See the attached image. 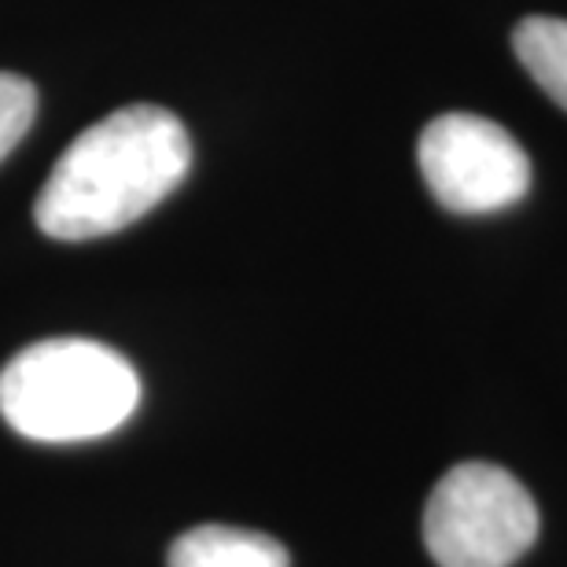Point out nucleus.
<instances>
[{
	"label": "nucleus",
	"mask_w": 567,
	"mask_h": 567,
	"mask_svg": "<svg viewBox=\"0 0 567 567\" xmlns=\"http://www.w3.org/2000/svg\"><path fill=\"white\" fill-rule=\"evenodd\" d=\"M192 166V141L174 111L133 104L89 126L52 166L33 221L52 240H96L163 203Z\"/></svg>",
	"instance_id": "nucleus-1"
},
{
	"label": "nucleus",
	"mask_w": 567,
	"mask_h": 567,
	"mask_svg": "<svg viewBox=\"0 0 567 567\" xmlns=\"http://www.w3.org/2000/svg\"><path fill=\"white\" fill-rule=\"evenodd\" d=\"M141 405V377L96 339H44L0 372V416L33 442H85L118 431Z\"/></svg>",
	"instance_id": "nucleus-2"
},
{
	"label": "nucleus",
	"mask_w": 567,
	"mask_h": 567,
	"mask_svg": "<svg viewBox=\"0 0 567 567\" xmlns=\"http://www.w3.org/2000/svg\"><path fill=\"white\" fill-rule=\"evenodd\" d=\"M535 538V497L497 464H457L427 497L424 542L439 567H513Z\"/></svg>",
	"instance_id": "nucleus-3"
},
{
	"label": "nucleus",
	"mask_w": 567,
	"mask_h": 567,
	"mask_svg": "<svg viewBox=\"0 0 567 567\" xmlns=\"http://www.w3.org/2000/svg\"><path fill=\"white\" fill-rule=\"evenodd\" d=\"M431 196L453 214H494L530 188V158L519 141L483 115H439L416 144Z\"/></svg>",
	"instance_id": "nucleus-4"
},
{
	"label": "nucleus",
	"mask_w": 567,
	"mask_h": 567,
	"mask_svg": "<svg viewBox=\"0 0 567 567\" xmlns=\"http://www.w3.org/2000/svg\"><path fill=\"white\" fill-rule=\"evenodd\" d=\"M169 567H291L277 538L244 527H192L169 546Z\"/></svg>",
	"instance_id": "nucleus-5"
},
{
	"label": "nucleus",
	"mask_w": 567,
	"mask_h": 567,
	"mask_svg": "<svg viewBox=\"0 0 567 567\" xmlns=\"http://www.w3.org/2000/svg\"><path fill=\"white\" fill-rule=\"evenodd\" d=\"M513 49L527 74L567 111V19H524L513 30Z\"/></svg>",
	"instance_id": "nucleus-6"
},
{
	"label": "nucleus",
	"mask_w": 567,
	"mask_h": 567,
	"mask_svg": "<svg viewBox=\"0 0 567 567\" xmlns=\"http://www.w3.org/2000/svg\"><path fill=\"white\" fill-rule=\"evenodd\" d=\"M38 115V89L27 78L0 71V163L11 155Z\"/></svg>",
	"instance_id": "nucleus-7"
}]
</instances>
